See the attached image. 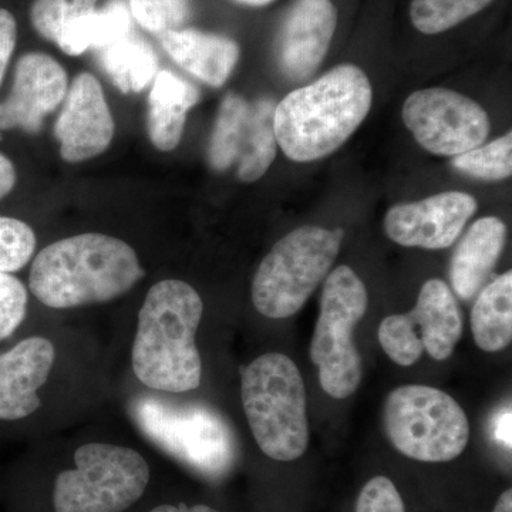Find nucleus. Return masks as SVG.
<instances>
[{
    "label": "nucleus",
    "instance_id": "obj_6",
    "mask_svg": "<svg viewBox=\"0 0 512 512\" xmlns=\"http://www.w3.org/2000/svg\"><path fill=\"white\" fill-rule=\"evenodd\" d=\"M383 427L400 454L423 463L454 460L470 440V423L460 404L423 384H406L387 396Z\"/></svg>",
    "mask_w": 512,
    "mask_h": 512
},
{
    "label": "nucleus",
    "instance_id": "obj_3",
    "mask_svg": "<svg viewBox=\"0 0 512 512\" xmlns=\"http://www.w3.org/2000/svg\"><path fill=\"white\" fill-rule=\"evenodd\" d=\"M204 303L187 282L167 279L148 291L138 312L131 363L137 379L158 392L200 387L202 362L195 345Z\"/></svg>",
    "mask_w": 512,
    "mask_h": 512
},
{
    "label": "nucleus",
    "instance_id": "obj_12",
    "mask_svg": "<svg viewBox=\"0 0 512 512\" xmlns=\"http://www.w3.org/2000/svg\"><path fill=\"white\" fill-rule=\"evenodd\" d=\"M69 77L62 64L40 52L20 56L12 87L0 101V131H42L45 119L63 103Z\"/></svg>",
    "mask_w": 512,
    "mask_h": 512
},
{
    "label": "nucleus",
    "instance_id": "obj_18",
    "mask_svg": "<svg viewBox=\"0 0 512 512\" xmlns=\"http://www.w3.org/2000/svg\"><path fill=\"white\" fill-rule=\"evenodd\" d=\"M161 45L178 66L211 87L224 86L239 60V46L227 36L197 29L161 35Z\"/></svg>",
    "mask_w": 512,
    "mask_h": 512
},
{
    "label": "nucleus",
    "instance_id": "obj_34",
    "mask_svg": "<svg viewBox=\"0 0 512 512\" xmlns=\"http://www.w3.org/2000/svg\"><path fill=\"white\" fill-rule=\"evenodd\" d=\"M494 437L503 446L511 448V409H505L494 420Z\"/></svg>",
    "mask_w": 512,
    "mask_h": 512
},
{
    "label": "nucleus",
    "instance_id": "obj_9",
    "mask_svg": "<svg viewBox=\"0 0 512 512\" xmlns=\"http://www.w3.org/2000/svg\"><path fill=\"white\" fill-rule=\"evenodd\" d=\"M74 464L56 478L55 512H124L150 483V467L133 448L84 444L74 453Z\"/></svg>",
    "mask_w": 512,
    "mask_h": 512
},
{
    "label": "nucleus",
    "instance_id": "obj_21",
    "mask_svg": "<svg viewBox=\"0 0 512 512\" xmlns=\"http://www.w3.org/2000/svg\"><path fill=\"white\" fill-rule=\"evenodd\" d=\"M471 330L478 348L500 352L512 340V274L498 276L481 291L473 312Z\"/></svg>",
    "mask_w": 512,
    "mask_h": 512
},
{
    "label": "nucleus",
    "instance_id": "obj_16",
    "mask_svg": "<svg viewBox=\"0 0 512 512\" xmlns=\"http://www.w3.org/2000/svg\"><path fill=\"white\" fill-rule=\"evenodd\" d=\"M56 350L33 336L0 355V420L26 419L40 407L39 392L55 365Z\"/></svg>",
    "mask_w": 512,
    "mask_h": 512
},
{
    "label": "nucleus",
    "instance_id": "obj_2",
    "mask_svg": "<svg viewBox=\"0 0 512 512\" xmlns=\"http://www.w3.org/2000/svg\"><path fill=\"white\" fill-rule=\"evenodd\" d=\"M373 92L366 73L340 64L275 107L276 141L296 163H311L342 147L365 121Z\"/></svg>",
    "mask_w": 512,
    "mask_h": 512
},
{
    "label": "nucleus",
    "instance_id": "obj_10",
    "mask_svg": "<svg viewBox=\"0 0 512 512\" xmlns=\"http://www.w3.org/2000/svg\"><path fill=\"white\" fill-rule=\"evenodd\" d=\"M463 335V313L447 284L430 279L423 285L412 312L387 316L379 326V342L400 366L419 362L424 352L447 360Z\"/></svg>",
    "mask_w": 512,
    "mask_h": 512
},
{
    "label": "nucleus",
    "instance_id": "obj_17",
    "mask_svg": "<svg viewBox=\"0 0 512 512\" xmlns=\"http://www.w3.org/2000/svg\"><path fill=\"white\" fill-rule=\"evenodd\" d=\"M507 228L500 218L474 222L454 251L450 281L458 298L470 301L481 291L503 254Z\"/></svg>",
    "mask_w": 512,
    "mask_h": 512
},
{
    "label": "nucleus",
    "instance_id": "obj_37",
    "mask_svg": "<svg viewBox=\"0 0 512 512\" xmlns=\"http://www.w3.org/2000/svg\"><path fill=\"white\" fill-rule=\"evenodd\" d=\"M239 5L254 6V8H261V6L269 5L274 0H234Z\"/></svg>",
    "mask_w": 512,
    "mask_h": 512
},
{
    "label": "nucleus",
    "instance_id": "obj_7",
    "mask_svg": "<svg viewBox=\"0 0 512 512\" xmlns=\"http://www.w3.org/2000/svg\"><path fill=\"white\" fill-rule=\"evenodd\" d=\"M131 416L147 439L205 476H221L234 461L232 431L210 407L144 394L131 403Z\"/></svg>",
    "mask_w": 512,
    "mask_h": 512
},
{
    "label": "nucleus",
    "instance_id": "obj_33",
    "mask_svg": "<svg viewBox=\"0 0 512 512\" xmlns=\"http://www.w3.org/2000/svg\"><path fill=\"white\" fill-rule=\"evenodd\" d=\"M18 184V170L5 153L0 151V201L8 197Z\"/></svg>",
    "mask_w": 512,
    "mask_h": 512
},
{
    "label": "nucleus",
    "instance_id": "obj_28",
    "mask_svg": "<svg viewBox=\"0 0 512 512\" xmlns=\"http://www.w3.org/2000/svg\"><path fill=\"white\" fill-rule=\"evenodd\" d=\"M97 0H35L30 9L33 28L57 43L62 30L74 19L96 10Z\"/></svg>",
    "mask_w": 512,
    "mask_h": 512
},
{
    "label": "nucleus",
    "instance_id": "obj_15",
    "mask_svg": "<svg viewBox=\"0 0 512 512\" xmlns=\"http://www.w3.org/2000/svg\"><path fill=\"white\" fill-rule=\"evenodd\" d=\"M338 26L332 0H296L278 37V62L293 82L311 77L328 55Z\"/></svg>",
    "mask_w": 512,
    "mask_h": 512
},
{
    "label": "nucleus",
    "instance_id": "obj_26",
    "mask_svg": "<svg viewBox=\"0 0 512 512\" xmlns=\"http://www.w3.org/2000/svg\"><path fill=\"white\" fill-rule=\"evenodd\" d=\"M453 167L460 173L480 180L500 181L512 174V134L498 138L484 147L473 148L453 157Z\"/></svg>",
    "mask_w": 512,
    "mask_h": 512
},
{
    "label": "nucleus",
    "instance_id": "obj_36",
    "mask_svg": "<svg viewBox=\"0 0 512 512\" xmlns=\"http://www.w3.org/2000/svg\"><path fill=\"white\" fill-rule=\"evenodd\" d=\"M493 512H512V491H504L498 498Z\"/></svg>",
    "mask_w": 512,
    "mask_h": 512
},
{
    "label": "nucleus",
    "instance_id": "obj_1",
    "mask_svg": "<svg viewBox=\"0 0 512 512\" xmlns=\"http://www.w3.org/2000/svg\"><path fill=\"white\" fill-rule=\"evenodd\" d=\"M144 274L136 251L126 242L82 234L53 242L37 254L29 288L47 308L72 309L113 301Z\"/></svg>",
    "mask_w": 512,
    "mask_h": 512
},
{
    "label": "nucleus",
    "instance_id": "obj_22",
    "mask_svg": "<svg viewBox=\"0 0 512 512\" xmlns=\"http://www.w3.org/2000/svg\"><path fill=\"white\" fill-rule=\"evenodd\" d=\"M131 13L123 0H113L106 8L93 10L70 22L56 45L66 55L79 56L89 49H103L133 32Z\"/></svg>",
    "mask_w": 512,
    "mask_h": 512
},
{
    "label": "nucleus",
    "instance_id": "obj_14",
    "mask_svg": "<svg viewBox=\"0 0 512 512\" xmlns=\"http://www.w3.org/2000/svg\"><path fill=\"white\" fill-rule=\"evenodd\" d=\"M60 156L77 164L103 154L114 137V119L101 84L93 74L74 77L55 124Z\"/></svg>",
    "mask_w": 512,
    "mask_h": 512
},
{
    "label": "nucleus",
    "instance_id": "obj_13",
    "mask_svg": "<svg viewBox=\"0 0 512 512\" xmlns=\"http://www.w3.org/2000/svg\"><path fill=\"white\" fill-rule=\"evenodd\" d=\"M476 211V198L466 192H441L426 200L394 205L384 218V231L403 247L437 251L456 242Z\"/></svg>",
    "mask_w": 512,
    "mask_h": 512
},
{
    "label": "nucleus",
    "instance_id": "obj_24",
    "mask_svg": "<svg viewBox=\"0 0 512 512\" xmlns=\"http://www.w3.org/2000/svg\"><path fill=\"white\" fill-rule=\"evenodd\" d=\"M251 103L237 93H228L222 100L212 130L208 161L215 171H227L237 164L247 134Z\"/></svg>",
    "mask_w": 512,
    "mask_h": 512
},
{
    "label": "nucleus",
    "instance_id": "obj_20",
    "mask_svg": "<svg viewBox=\"0 0 512 512\" xmlns=\"http://www.w3.org/2000/svg\"><path fill=\"white\" fill-rule=\"evenodd\" d=\"M97 59L121 93H140L158 72V57L143 37L133 32L97 50Z\"/></svg>",
    "mask_w": 512,
    "mask_h": 512
},
{
    "label": "nucleus",
    "instance_id": "obj_30",
    "mask_svg": "<svg viewBox=\"0 0 512 512\" xmlns=\"http://www.w3.org/2000/svg\"><path fill=\"white\" fill-rule=\"evenodd\" d=\"M26 286L12 274L0 272V342L13 335L28 313Z\"/></svg>",
    "mask_w": 512,
    "mask_h": 512
},
{
    "label": "nucleus",
    "instance_id": "obj_25",
    "mask_svg": "<svg viewBox=\"0 0 512 512\" xmlns=\"http://www.w3.org/2000/svg\"><path fill=\"white\" fill-rule=\"evenodd\" d=\"M494 0H413L410 18L424 35H437L456 28L477 15Z\"/></svg>",
    "mask_w": 512,
    "mask_h": 512
},
{
    "label": "nucleus",
    "instance_id": "obj_35",
    "mask_svg": "<svg viewBox=\"0 0 512 512\" xmlns=\"http://www.w3.org/2000/svg\"><path fill=\"white\" fill-rule=\"evenodd\" d=\"M150 512H218L214 510V508L207 507V505H192V507H188V505L180 504V505H160V507L154 508Z\"/></svg>",
    "mask_w": 512,
    "mask_h": 512
},
{
    "label": "nucleus",
    "instance_id": "obj_5",
    "mask_svg": "<svg viewBox=\"0 0 512 512\" xmlns=\"http://www.w3.org/2000/svg\"><path fill=\"white\" fill-rule=\"evenodd\" d=\"M343 229L315 225L293 229L279 239L259 265L252 282L256 311L269 319L296 315L332 268Z\"/></svg>",
    "mask_w": 512,
    "mask_h": 512
},
{
    "label": "nucleus",
    "instance_id": "obj_19",
    "mask_svg": "<svg viewBox=\"0 0 512 512\" xmlns=\"http://www.w3.org/2000/svg\"><path fill=\"white\" fill-rule=\"evenodd\" d=\"M200 100L197 87L168 70H158L148 94L147 131L153 146L171 151L183 138L188 110Z\"/></svg>",
    "mask_w": 512,
    "mask_h": 512
},
{
    "label": "nucleus",
    "instance_id": "obj_8",
    "mask_svg": "<svg viewBox=\"0 0 512 512\" xmlns=\"http://www.w3.org/2000/svg\"><path fill=\"white\" fill-rule=\"evenodd\" d=\"M369 306L362 279L349 266H338L326 278L311 343L320 386L333 399H348L362 380V359L353 333Z\"/></svg>",
    "mask_w": 512,
    "mask_h": 512
},
{
    "label": "nucleus",
    "instance_id": "obj_4",
    "mask_svg": "<svg viewBox=\"0 0 512 512\" xmlns=\"http://www.w3.org/2000/svg\"><path fill=\"white\" fill-rule=\"evenodd\" d=\"M242 406L262 453L293 461L309 446L305 384L298 366L282 353L259 356L242 372Z\"/></svg>",
    "mask_w": 512,
    "mask_h": 512
},
{
    "label": "nucleus",
    "instance_id": "obj_23",
    "mask_svg": "<svg viewBox=\"0 0 512 512\" xmlns=\"http://www.w3.org/2000/svg\"><path fill=\"white\" fill-rule=\"evenodd\" d=\"M275 107L272 99L251 103L247 134L237 160L238 177L244 183L258 181L274 163L278 150L274 126Z\"/></svg>",
    "mask_w": 512,
    "mask_h": 512
},
{
    "label": "nucleus",
    "instance_id": "obj_29",
    "mask_svg": "<svg viewBox=\"0 0 512 512\" xmlns=\"http://www.w3.org/2000/svg\"><path fill=\"white\" fill-rule=\"evenodd\" d=\"M36 249V235L26 222L0 217V272L13 274L23 268Z\"/></svg>",
    "mask_w": 512,
    "mask_h": 512
},
{
    "label": "nucleus",
    "instance_id": "obj_27",
    "mask_svg": "<svg viewBox=\"0 0 512 512\" xmlns=\"http://www.w3.org/2000/svg\"><path fill=\"white\" fill-rule=\"evenodd\" d=\"M128 10L141 28L161 36L183 29L191 16V0H128Z\"/></svg>",
    "mask_w": 512,
    "mask_h": 512
},
{
    "label": "nucleus",
    "instance_id": "obj_31",
    "mask_svg": "<svg viewBox=\"0 0 512 512\" xmlns=\"http://www.w3.org/2000/svg\"><path fill=\"white\" fill-rule=\"evenodd\" d=\"M355 512H406L396 485L387 477L367 481L357 498Z\"/></svg>",
    "mask_w": 512,
    "mask_h": 512
},
{
    "label": "nucleus",
    "instance_id": "obj_32",
    "mask_svg": "<svg viewBox=\"0 0 512 512\" xmlns=\"http://www.w3.org/2000/svg\"><path fill=\"white\" fill-rule=\"evenodd\" d=\"M18 42V23L9 10L0 8V87Z\"/></svg>",
    "mask_w": 512,
    "mask_h": 512
},
{
    "label": "nucleus",
    "instance_id": "obj_11",
    "mask_svg": "<svg viewBox=\"0 0 512 512\" xmlns=\"http://www.w3.org/2000/svg\"><path fill=\"white\" fill-rule=\"evenodd\" d=\"M403 121L417 143L436 156H460L480 147L490 133V120L480 104L440 87L410 94Z\"/></svg>",
    "mask_w": 512,
    "mask_h": 512
}]
</instances>
